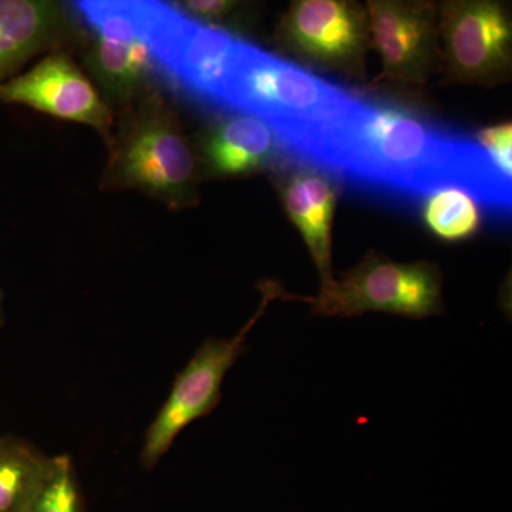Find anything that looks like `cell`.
Masks as SVG:
<instances>
[{
	"label": "cell",
	"instance_id": "12",
	"mask_svg": "<svg viewBox=\"0 0 512 512\" xmlns=\"http://www.w3.org/2000/svg\"><path fill=\"white\" fill-rule=\"evenodd\" d=\"M84 40L72 3L0 0V84L40 53L82 50Z\"/></svg>",
	"mask_w": 512,
	"mask_h": 512
},
{
	"label": "cell",
	"instance_id": "9",
	"mask_svg": "<svg viewBox=\"0 0 512 512\" xmlns=\"http://www.w3.org/2000/svg\"><path fill=\"white\" fill-rule=\"evenodd\" d=\"M439 6L444 83L495 87L511 79L510 10L495 0H447Z\"/></svg>",
	"mask_w": 512,
	"mask_h": 512
},
{
	"label": "cell",
	"instance_id": "10",
	"mask_svg": "<svg viewBox=\"0 0 512 512\" xmlns=\"http://www.w3.org/2000/svg\"><path fill=\"white\" fill-rule=\"evenodd\" d=\"M372 49L383 70L377 77L389 82L423 86L443 73L439 6L426 0L367 2Z\"/></svg>",
	"mask_w": 512,
	"mask_h": 512
},
{
	"label": "cell",
	"instance_id": "19",
	"mask_svg": "<svg viewBox=\"0 0 512 512\" xmlns=\"http://www.w3.org/2000/svg\"><path fill=\"white\" fill-rule=\"evenodd\" d=\"M474 140L483 147L495 167L510 178L512 175V124L511 121L485 127Z\"/></svg>",
	"mask_w": 512,
	"mask_h": 512
},
{
	"label": "cell",
	"instance_id": "18",
	"mask_svg": "<svg viewBox=\"0 0 512 512\" xmlns=\"http://www.w3.org/2000/svg\"><path fill=\"white\" fill-rule=\"evenodd\" d=\"M171 3L188 18L228 33H231L229 30L244 28L254 9L251 3L232 0H180Z\"/></svg>",
	"mask_w": 512,
	"mask_h": 512
},
{
	"label": "cell",
	"instance_id": "17",
	"mask_svg": "<svg viewBox=\"0 0 512 512\" xmlns=\"http://www.w3.org/2000/svg\"><path fill=\"white\" fill-rule=\"evenodd\" d=\"M23 512H86L72 458H50L45 477Z\"/></svg>",
	"mask_w": 512,
	"mask_h": 512
},
{
	"label": "cell",
	"instance_id": "6",
	"mask_svg": "<svg viewBox=\"0 0 512 512\" xmlns=\"http://www.w3.org/2000/svg\"><path fill=\"white\" fill-rule=\"evenodd\" d=\"M72 6L86 30L87 76L114 113L158 89L160 72L133 2L84 0Z\"/></svg>",
	"mask_w": 512,
	"mask_h": 512
},
{
	"label": "cell",
	"instance_id": "13",
	"mask_svg": "<svg viewBox=\"0 0 512 512\" xmlns=\"http://www.w3.org/2000/svg\"><path fill=\"white\" fill-rule=\"evenodd\" d=\"M202 180L272 173L289 160L274 128L241 111H221L192 143Z\"/></svg>",
	"mask_w": 512,
	"mask_h": 512
},
{
	"label": "cell",
	"instance_id": "11",
	"mask_svg": "<svg viewBox=\"0 0 512 512\" xmlns=\"http://www.w3.org/2000/svg\"><path fill=\"white\" fill-rule=\"evenodd\" d=\"M0 103L92 127L106 144L113 131L114 111L67 52L49 53L28 72L0 84Z\"/></svg>",
	"mask_w": 512,
	"mask_h": 512
},
{
	"label": "cell",
	"instance_id": "3",
	"mask_svg": "<svg viewBox=\"0 0 512 512\" xmlns=\"http://www.w3.org/2000/svg\"><path fill=\"white\" fill-rule=\"evenodd\" d=\"M103 191L136 190L171 211L200 204L202 175L180 117L160 89L114 113Z\"/></svg>",
	"mask_w": 512,
	"mask_h": 512
},
{
	"label": "cell",
	"instance_id": "4",
	"mask_svg": "<svg viewBox=\"0 0 512 512\" xmlns=\"http://www.w3.org/2000/svg\"><path fill=\"white\" fill-rule=\"evenodd\" d=\"M161 80L195 103L221 110L239 40L202 25L171 2H133Z\"/></svg>",
	"mask_w": 512,
	"mask_h": 512
},
{
	"label": "cell",
	"instance_id": "5",
	"mask_svg": "<svg viewBox=\"0 0 512 512\" xmlns=\"http://www.w3.org/2000/svg\"><path fill=\"white\" fill-rule=\"evenodd\" d=\"M441 289L443 274L436 264H402L370 251L359 265L343 272L339 281L322 285L318 296L286 293L284 299L309 303L315 315L352 318L366 312H386L424 319L444 312Z\"/></svg>",
	"mask_w": 512,
	"mask_h": 512
},
{
	"label": "cell",
	"instance_id": "2",
	"mask_svg": "<svg viewBox=\"0 0 512 512\" xmlns=\"http://www.w3.org/2000/svg\"><path fill=\"white\" fill-rule=\"evenodd\" d=\"M352 92L298 64L239 40L221 111H241L274 128L289 157L306 160L348 109Z\"/></svg>",
	"mask_w": 512,
	"mask_h": 512
},
{
	"label": "cell",
	"instance_id": "7",
	"mask_svg": "<svg viewBox=\"0 0 512 512\" xmlns=\"http://www.w3.org/2000/svg\"><path fill=\"white\" fill-rule=\"evenodd\" d=\"M262 301L254 315L229 339L208 338L191 357L187 366L175 376L173 387L156 419L148 426L141 447L140 466L153 470L168 453L181 431L195 420L208 416L221 400L222 383L239 357L247 352V338L259 319L265 315L269 303L284 299L285 289L279 282L259 284Z\"/></svg>",
	"mask_w": 512,
	"mask_h": 512
},
{
	"label": "cell",
	"instance_id": "1",
	"mask_svg": "<svg viewBox=\"0 0 512 512\" xmlns=\"http://www.w3.org/2000/svg\"><path fill=\"white\" fill-rule=\"evenodd\" d=\"M305 163L386 197L416 201L458 188L495 215L511 212L510 178L473 137L447 130L397 101L353 94Z\"/></svg>",
	"mask_w": 512,
	"mask_h": 512
},
{
	"label": "cell",
	"instance_id": "20",
	"mask_svg": "<svg viewBox=\"0 0 512 512\" xmlns=\"http://www.w3.org/2000/svg\"><path fill=\"white\" fill-rule=\"evenodd\" d=\"M5 325V293L0 289V332Z\"/></svg>",
	"mask_w": 512,
	"mask_h": 512
},
{
	"label": "cell",
	"instance_id": "8",
	"mask_svg": "<svg viewBox=\"0 0 512 512\" xmlns=\"http://www.w3.org/2000/svg\"><path fill=\"white\" fill-rule=\"evenodd\" d=\"M282 50L309 66L363 82L372 49L365 6L352 0H298L275 30Z\"/></svg>",
	"mask_w": 512,
	"mask_h": 512
},
{
	"label": "cell",
	"instance_id": "15",
	"mask_svg": "<svg viewBox=\"0 0 512 512\" xmlns=\"http://www.w3.org/2000/svg\"><path fill=\"white\" fill-rule=\"evenodd\" d=\"M50 458L15 434L0 436V512H23L45 477Z\"/></svg>",
	"mask_w": 512,
	"mask_h": 512
},
{
	"label": "cell",
	"instance_id": "14",
	"mask_svg": "<svg viewBox=\"0 0 512 512\" xmlns=\"http://www.w3.org/2000/svg\"><path fill=\"white\" fill-rule=\"evenodd\" d=\"M286 214L301 232L322 285L333 281L332 227L339 198L338 180L328 171L289 158L271 173Z\"/></svg>",
	"mask_w": 512,
	"mask_h": 512
},
{
	"label": "cell",
	"instance_id": "16",
	"mask_svg": "<svg viewBox=\"0 0 512 512\" xmlns=\"http://www.w3.org/2000/svg\"><path fill=\"white\" fill-rule=\"evenodd\" d=\"M423 217L427 228L447 242L471 238L483 224L478 202L458 188H443L427 197Z\"/></svg>",
	"mask_w": 512,
	"mask_h": 512
}]
</instances>
